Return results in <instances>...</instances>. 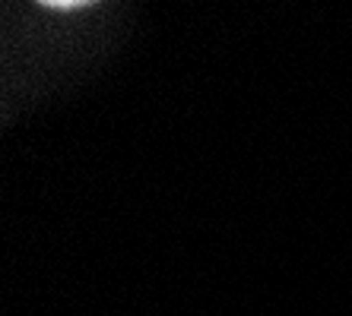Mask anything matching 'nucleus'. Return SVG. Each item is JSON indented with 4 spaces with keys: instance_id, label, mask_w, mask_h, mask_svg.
Here are the masks:
<instances>
[{
    "instance_id": "nucleus-1",
    "label": "nucleus",
    "mask_w": 352,
    "mask_h": 316,
    "mask_svg": "<svg viewBox=\"0 0 352 316\" xmlns=\"http://www.w3.org/2000/svg\"><path fill=\"white\" fill-rule=\"evenodd\" d=\"M86 3L80 0H48V10H82Z\"/></svg>"
}]
</instances>
